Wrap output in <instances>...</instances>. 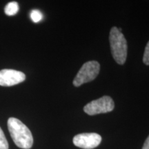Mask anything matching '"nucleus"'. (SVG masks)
I'll return each mask as SVG.
<instances>
[{"instance_id": "f257e3e1", "label": "nucleus", "mask_w": 149, "mask_h": 149, "mask_svg": "<svg viewBox=\"0 0 149 149\" xmlns=\"http://www.w3.org/2000/svg\"><path fill=\"white\" fill-rule=\"evenodd\" d=\"M8 128L17 146L23 149L31 148L33 144V135L24 123L15 117H10L8 120Z\"/></svg>"}, {"instance_id": "f03ea898", "label": "nucleus", "mask_w": 149, "mask_h": 149, "mask_svg": "<svg viewBox=\"0 0 149 149\" xmlns=\"http://www.w3.org/2000/svg\"><path fill=\"white\" fill-rule=\"evenodd\" d=\"M109 42L111 53L113 58L118 64L123 65L127 57V42L118 28L113 27L110 31Z\"/></svg>"}, {"instance_id": "7ed1b4c3", "label": "nucleus", "mask_w": 149, "mask_h": 149, "mask_svg": "<svg viewBox=\"0 0 149 149\" xmlns=\"http://www.w3.org/2000/svg\"><path fill=\"white\" fill-rule=\"evenodd\" d=\"M100 70V65L96 61L86 62L80 68L73 80V85L79 87L84 84L93 81L97 77Z\"/></svg>"}, {"instance_id": "20e7f679", "label": "nucleus", "mask_w": 149, "mask_h": 149, "mask_svg": "<svg viewBox=\"0 0 149 149\" xmlns=\"http://www.w3.org/2000/svg\"><path fill=\"white\" fill-rule=\"evenodd\" d=\"M114 108L113 99L109 96H103L87 104L84 107V111L89 115H95L111 112Z\"/></svg>"}, {"instance_id": "39448f33", "label": "nucleus", "mask_w": 149, "mask_h": 149, "mask_svg": "<svg viewBox=\"0 0 149 149\" xmlns=\"http://www.w3.org/2000/svg\"><path fill=\"white\" fill-rule=\"evenodd\" d=\"M73 144L83 149H93L97 147L102 141V137L97 133H89L78 134L74 137Z\"/></svg>"}, {"instance_id": "423d86ee", "label": "nucleus", "mask_w": 149, "mask_h": 149, "mask_svg": "<svg viewBox=\"0 0 149 149\" xmlns=\"http://www.w3.org/2000/svg\"><path fill=\"white\" fill-rule=\"evenodd\" d=\"M26 79L24 72L13 69L0 70V86H11L23 82Z\"/></svg>"}, {"instance_id": "0eeeda50", "label": "nucleus", "mask_w": 149, "mask_h": 149, "mask_svg": "<svg viewBox=\"0 0 149 149\" xmlns=\"http://www.w3.org/2000/svg\"><path fill=\"white\" fill-rule=\"evenodd\" d=\"M19 10L18 3L16 1L9 2L5 7V13L7 15H15Z\"/></svg>"}, {"instance_id": "6e6552de", "label": "nucleus", "mask_w": 149, "mask_h": 149, "mask_svg": "<svg viewBox=\"0 0 149 149\" xmlns=\"http://www.w3.org/2000/svg\"><path fill=\"white\" fill-rule=\"evenodd\" d=\"M31 18L35 23H38L42 19V13L39 10H33L31 12Z\"/></svg>"}, {"instance_id": "1a4fd4ad", "label": "nucleus", "mask_w": 149, "mask_h": 149, "mask_svg": "<svg viewBox=\"0 0 149 149\" xmlns=\"http://www.w3.org/2000/svg\"><path fill=\"white\" fill-rule=\"evenodd\" d=\"M0 149H8V143L1 128H0Z\"/></svg>"}, {"instance_id": "9d476101", "label": "nucleus", "mask_w": 149, "mask_h": 149, "mask_svg": "<svg viewBox=\"0 0 149 149\" xmlns=\"http://www.w3.org/2000/svg\"><path fill=\"white\" fill-rule=\"evenodd\" d=\"M143 61L146 65L149 66V41L147 43L145 51L144 53V57H143Z\"/></svg>"}, {"instance_id": "9b49d317", "label": "nucleus", "mask_w": 149, "mask_h": 149, "mask_svg": "<svg viewBox=\"0 0 149 149\" xmlns=\"http://www.w3.org/2000/svg\"><path fill=\"white\" fill-rule=\"evenodd\" d=\"M142 149H149V135L145 141L144 145H143Z\"/></svg>"}]
</instances>
